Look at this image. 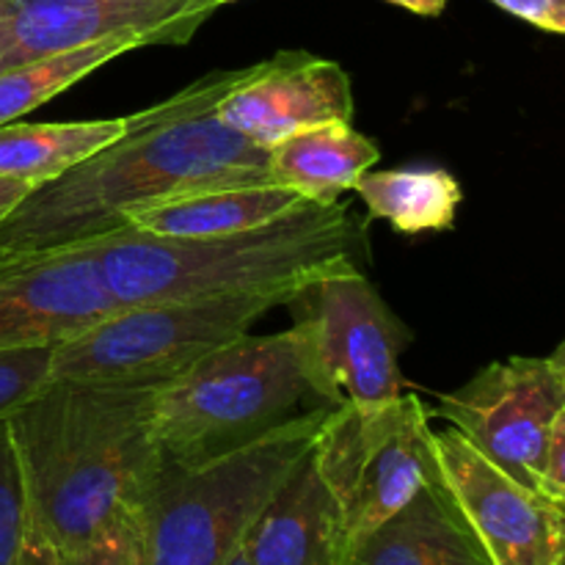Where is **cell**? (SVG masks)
Instances as JSON below:
<instances>
[{"label":"cell","mask_w":565,"mask_h":565,"mask_svg":"<svg viewBox=\"0 0 565 565\" xmlns=\"http://www.w3.org/2000/svg\"><path fill=\"white\" fill-rule=\"evenodd\" d=\"M381 149L353 121H326L292 132L268 149V171L276 185L301 193L307 202L331 207L373 169Z\"/></svg>","instance_id":"obj_17"},{"label":"cell","mask_w":565,"mask_h":565,"mask_svg":"<svg viewBox=\"0 0 565 565\" xmlns=\"http://www.w3.org/2000/svg\"><path fill=\"white\" fill-rule=\"evenodd\" d=\"M243 552L252 565L345 563V519L315 467L312 450L252 524Z\"/></svg>","instance_id":"obj_14"},{"label":"cell","mask_w":565,"mask_h":565,"mask_svg":"<svg viewBox=\"0 0 565 565\" xmlns=\"http://www.w3.org/2000/svg\"><path fill=\"white\" fill-rule=\"evenodd\" d=\"M158 390L50 379L9 417L28 494V522L72 557L158 475Z\"/></svg>","instance_id":"obj_2"},{"label":"cell","mask_w":565,"mask_h":565,"mask_svg":"<svg viewBox=\"0 0 565 565\" xmlns=\"http://www.w3.org/2000/svg\"><path fill=\"white\" fill-rule=\"evenodd\" d=\"M215 6H226V3H232V0H213Z\"/></svg>","instance_id":"obj_31"},{"label":"cell","mask_w":565,"mask_h":565,"mask_svg":"<svg viewBox=\"0 0 565 565\" xmlns=\"http://www.w3.org/2000/svg\"><path fill=\"white\" fill-rule=\"evenodd\" d=\"M353 191L373 218L403 235L452 230L463 202L461 182L447 169L364 171Z\"/></svg>","instance_id":"obj_19"},{"label":"cell","mask_w":565,"mask_h":565,"mask_svg":"<svg viewBox=\"0 0 565 565\" xmlns=\"http://www.w3.org/2000/svg\"><path fill=\"white\" fill-rule=\"evenodd\" d=\"M318 406L290 419L254 445L199 467L160 463L138 502L147 541V565H226L309 456L326 414Z\"/></svg>","instance_id":"obj_5"},{"label":"cell","mask_w":565,"mask_h":565,"mask_svg":"<svg viewBox=\"0 0 565 565\" xmlns=\"http://www.w3.org/2000/svg\"><path fill=\"white\" fill-rule=\"evenodd\" d=\"M342 565H497L441 478L353 541Z\"/></svg>","instance_id":"obj_15"},{"label":"cell","mask_w":565,"mask_h":565,"mask_svg":"<svg viewBox=\"0 0 565 565\" xmlns=\"http://www.w3.org/2000/svg\"><path fill=\"white\" fill-rule=\"evenodd\" d=\"M281 303L290 298L263 292L119 307L55 345L50 379L160 390Z\"/></svg>","instance_id":"obj_6"},{"label":"cell","mask_w":565,"mask_h":565,"mask_svg":"<svg viewBox=\"0 0 565 565\" xmlns=\"http://www.w3.org/2000/svg\"><path fill=\"white\" fill-rule=\"evenodd\" d=\"M28 533V494L9 419L0 423V565H17Z\"/></svg>","instance_id":"obj_21"},{"label":"cell","mask_w":565,"mask_h":565,"mask_svg":"<svg viewBox=\"0 0 565 565\" xmlns=\"http://www.w3.org/2000/svg\"><path fill=\"white\" fill-rule=\"evenodd\" d=\"M138 47H143L141 39L114 36L105 39V42L70 50V53L28 61V64L0 72V127L31 114L39 105L58 97L61 92L92 75L94 70Z\"/></svg>","instance_id":"obj_20"},{"label":"cell","mask_w":565,"mask_h":565,"mask_svg":"<svg viewBox=\"0 0 565 565\" xmlns=\"http://www.w3.org/2000/svg\"><path fill=\"white\" fill-rule=\"evenodd\" d=\"M226 565H252V561H248L246 552H243V546H241V550H237L235 555H232V561L226 563Z\"/></svg>","instance_id":"obj_30"},{"label":"cell","mask_w":565,"mask_h":565,"mask_svg":"<svg viewBox=\"0 0 565 565\" xmlns=\"http://www.w3.org/2000/svg\"><path fill=\"white\" fill-rule=\"evenodd\" d=\"M312 458L345 519L348 546L441 478L430 412L414 392L373 408H329Z\"/></svg>","instance_id":"obj_7"},{"label":"cell","mask_w":565,"mask_h":565,"mask_svg":"<svg viewBox=\"0 0 565 565\" xmlns=\"http://www.w3.org/2000/svg\"><path fill=\"white\" fill-rule=\"evenodd\" d=\"M17 565H66L64 557L58 555L53 544L28 522V533H25V544H22L20 557H17Z\"/></svg>","instance_id":"obj_26"},{"label":"cell","mask_w":565,"mask_h":565,"mask_svg":"<svg viewBox=\"0 0 565 565\" xmlns=\"http://www.w3.org/2000/svg\"><path fill=\"white\" fill-rule=\"evenodd\" d=\"M541 491L565 505V406L557 412L555 425H552L544 475H541Z\"/></svg>","instance_id":"obj_25"},{"label":"cell","mask_w":565,"mask_h":565,"mask_svg":"<svg viewBox=\"0 0 565 565\" xmlns=\"http://www.w3.org/2000/svg\"><path fill=\"white\" fill-rule=\"evenodd\" d=\"M116 309L88 243L0 263V351L61 345Z\"/></svg>","instance_id":"obj_12"},{"label":"cell","mask_w":565,"mask_h":565,"mask_svg":"<svg viewBox=\"0 0 565 565\" xmlns=\"http://www.w3.org/2000/svg\"><path fill=\"white\" fill-rule=\"evenodd\" d=\"M565 406V384L550 359L513 356L480 370L436 401L434 414L486 461L541 491L552 425Z\"/></svg>","instance_id":"obj_9"},{"label":"cell","mask_w":565,"mask_h":565,"mask_svg":"<svg viewBox=\"0 0 565 565\" xmlns=\"http://www.w3.org/2000/svg\"><path fill=\"white\" fill-rule=\"evenodd\" d=\"M312 207L301 193L276 182L224 185L138 207L127 226L158 237H221L257 230Z\"/></svg>","instance_id":"obj_16"},{"label":"cell","mask_w":565,"mask_h":565,"mask_svg":"<svg viewBox=\"0 0 565 565\" xmlns=\"http://www.w3.org/2000/svg\"><path fill=\"white\" fill-rule=\"evenodd\" d=\"M215 114L237 136L270 149L307 127L353 121L351 77L337 61L285 50L248 66Z\"/></svg>","instance_id":"obj_13"},{"label":"cell","mask_w":565,"mask_h":565,"mask_svg":"<svg viewBox=\"0 0 565 565\" xmlns=\"http://www.w3.org/2000/svg\"><path fill=\"white\" fill-rule=\"evenodd\" d=\"M31 191L33 185H28V182L0 180V221H3L6 215H9L11 210H14Z\"/></svg>","instance_id":"obj_27"},{"label":"cell","mask_w":565,"mask_h":565,"mask_svg":"<svg viewBox=\"0 0 565 565\" xmlns=\"http://www.w3.org/2000/svg\"><path fill=\"white\" fill-rule=\"evenodd\" d=\"M441 480L497 565H565V505L486 461L458 430L436 434Z\"/></svg>","instance_id":"obj_11"},{"label":"cell","mask_w":565,"mask_h":565,"mask_svg":"<svg viewBox=\"0 0 565 565\" xmlns=\"http://www.w3.org/2000/svg\"><path fill=\"white\" fill-rule=\"evenodd\" d=\"M309 386L323 406H384L403 395L406 331L362 268L326 276L290 301Z\"/></svg>","instance_id":"obj_8"},{"label":"cell","mask_w":565,"mask_h":565,"mask_svg":"<svg viewBox=\"0 0 565 565\" xmlns=\"http://www.w3.org/2000/svg\"><path fill=\"white\" fill-rule=\"evenodd\" d=\"M315 392L292 331L243 334L160 386L152 434L163 463L199 467L301 417Z\"/></svg>","instance_id":"obj_4"},{"label":"cell","mask_w":565,"mask_h":565,"mask_svg":"<svg viewBox=\"0 0 565 565\" xmlns=\"http://www.w3.org/2000/svg\"><path fill=\"white\" fill-rule=\"evenodd\" d=\"M248 75L210 72L163 103L127 116L114 143L36 185L0 221V263L83 246L127 230L138 207L224 185L274 182L268 149L246 141L215 114Z\"/></svg>","instance_id":"obj_1"},{"label":"cell","mask_w":565,"mask_h":565,"mask_svg":"<svg viewBox=\"0 0 565 565\" xmlns=\"http://www.w3.org/2000/svg\"><path fill=\"white\" fill-rule=\"evenodd\" d=\"M550 362H552V367H555L557 373H561V379H563V384H565V340L561 342V345H557V351L552 353Z\"/></svg>","instance_id":"obj_29"},{"label":"cell","mask_w":565,"mask_h":565,"mask_svg":"<svg viewBox=\"0 0 565 565\" xmlns=\"http://www.w3.org/2000/svg\"><path fill=\"white\" fill-rule=\"evenodd\" d=\"M119 307L224 296L292 298L326 276L359 268L362 226L345 204L307 210L221 237H158L119 230L88 241Z\"/></svg>","instance_id":"obj_3"},{"label":"cell","mask_w":565,"mask_h":565,"mask_svg":"<svg viewBox=\"0 0 565 565\" xmlns=\"http://www.w3.org/2000/svg\"><path fill=\"white\" fill-rule=\"evenodd\" d=\"M66 565H147V541L138 508L116 513L77 555L64 557Z\"/></svg>","instance_id":"obj_22"},{"label":"cell","mask_w":565,"mask_h":565,"mask_svg":"<svg viewBox=\"0 0 565 565\" xmlns=\"http://www.w3.org/2000/svg\"><path fill=\"white\" fill-rule=\"evenodd\" d=\"M392 6H401V9L412 11L419 17H439L445 11L447 0H386Z\"/></svg>","instance_id":"obj_28"},{"label":"cell","mask_w":565,"mask_h":565,"mask_svg":"<svg viewBox=\"0 0 565 565\" xmlns=\"http://www.w3.org/2000/svg\"><path fill=\"white\" fill-rule=\"evenodd\" d=\"M516 20L565 36V0H489Z\"/></svg>","instance_id":"obj_24"},{"label":"cell","mask_w":565,"mask_h":565,"mask_svg":"<svg viewBox=\"0 0 565 565\" xmlns=\"http://www.w3.org/2000/svg\"><path fill=\"white\" fill-rule=\"evenodd\" d=\"M55 345L0 351V423L50 381Z\"/></svg>","instance_id":"obj_23"},{"label":"cell","mask_w":565,"mask_h":565,"mask_svg":"<svg viewBox=\"0 0 565 565\" xmlns=\"http://www.w3.org/2000/svg\"><path fill=\"white\" fill-rule=\"evenodd\" d=\"M213 0H0V72L114 36L188 44Z\"/></svg>","instance_id":"obj_10"},{"label":"cell","mask_w":565,"mask_h":565,"mask_svg":"<svg viewBox=\"0 0 565 565\" xmlns=\"http://www.w3.org/2000/svg\"><path fill=\"white\" fill-rule=\"evenodd\" d=\"M125 130L127 116L58 125L11 121L0 127V180H20L33 188L44 185L114 143Z\"/></svg>","instance_id":"obj_18"}]
</instances>
